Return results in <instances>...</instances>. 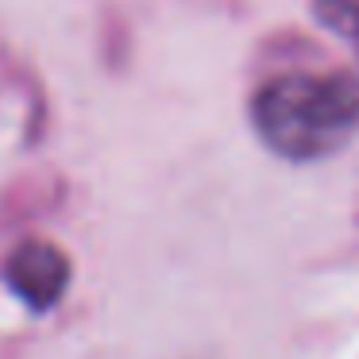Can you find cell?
I'll list each match as a JSON object with an SVG mask.
<instances>
[{"mask_svg":"<svg viewBox=\"0 0 359 359\" xmlns=\"http://www.w3.org/2000/svg\"><path fill=\"white\" fill-rule=\"evenodd\" d=\"M251 124L290 163L328 158L359 132V78L348 70L282 74L251 97Z\"/></svg>","mask_w":359,"mask_h":359,"instance_id":"obj_1","label":"cell"},{"mask_svg":"<svg viewBox=\"0 0 359 359\" xmlns=\"http://www.w3.org/2000/svg\"><path fill=\"white\" fill-rule=\"evenodd\" d=\"M4 278L32 309H50L70 286V263L55 243L27 240L8 255Z\"/></svg>","mask_w":359,"mask_h":359,"instance_id":"obj_2","label":"cell"},{"mask_svg":"<svg viewBox=\"0 0 359 359\" xmlns=\"http://www.w3.org/2000/svg\"><path fill=\"white\" fill-rule=\"evenodd\" d=\"M355 39H359V32H355Z\"/></svg>","mask_w":359,"mask_h":359,"instance_id":"obj_3","label":"cell"}]
</instances>
